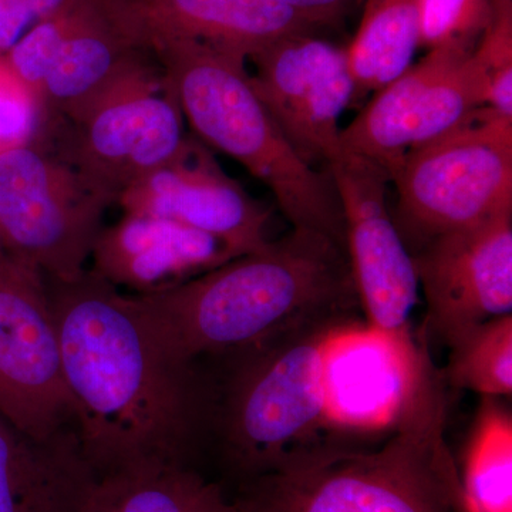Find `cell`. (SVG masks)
<instances>
[{"label":"cell","mask_w":512,"mask_h":512,"mask_svg":"<svg viewBox=\"0 0 512 512\" xmlns=\"http://www.w3.org/2000/svg\"><path fill=\"white\" fill-rule=\"evenodd\" d=\"M46 128L42 100L0 56V151L40 140Z\"/></svg>","instance_id":"obj_23"},{"label":"cell","mask_w":512,"mask_h":512,"mask_svg":"<svg viewBox=\"0 0 512 512\" xmlns=\"http://www.w3.org/2000/svg\"><path fill=\"white\" fill-rule=\"evenodd\" d=\"M151 55L201 143L264 183L292 228L319 232L348 254L345 215L329 168L316 170L293 150L256 94L247 60L197 42L167 43Z\"/></svg>","instance_id":"obj_4"},{"label":"cell","mask_w":512,"mask_h":512,"mask_svg":"<svg viewBox=\"0 0 512 512\" xmlns=\"http://www.w3.org/2000/svg\"><path fill=\"white\" fill-rule=\"evenodd\" d=\"M396 372L393 434L383 446L302 444L238 485V512H464L446 441L447 386L429 346L419 339Z\"/></svg>","instance_id":"obj_2"},{"label":"cell","mask_w":512,"mask_h":512,"mask_svg":"<svg viewBox=\"0 0 512 512\" xmlns=\"http://www.w3.org/2000/svg\"><path fill=\"white\" fill-rule=\"evenodd\" d=\"M94 478L76 430L36 440L0 416V512H77Z\"/></svg>","instance_id":"obj_18"},{"label":"cell","mask_w":512,"mask_h":512,"mask_svg":"<svg viewBox=\"0 0 512 512\" xmlns=\"http://www.w3.org/2000/svg\"><path fill=\"white\" fill-rule=\"evenodd\" d=\"M232 258L237 256L211 235L138 214L101 228L90 256L94 274L138 296L168 291Z\"/></svg>","instance_id":"obj_17"},{"label":"cell","mask_w":512,"mask_h":512,"mask_svg":"<svg viewBox=\"0 0 512 512\" xmlns=\"http://www.w3.org/2000/svg\"><path fill=\"white\" fill-rule=\"evenodd\" d=\"M355 332L350 319L320 320L229 356L234 366L214 393L210 424L237 487L311 441L330 410V363Z\"/></svg>","instance_id":"obj_5"},{"label":"cell","mask_w":512,"mask_h":512,"mask_svg":"<svg viewBox=\"0 0 512 512\" xmlns=\"http://www.w3.org/2000/svg\"><path fill=\"white\" fill-rule=\"evenodd\" d=\"M46 286L74 430L96 476L143 463L192 466L214 397L194 363L168 355L136 296L93 271Z\"/></svg>","instance_id":"obj_1"},{"label":"cell","mask_w":512,"mask_h":512,"mask_svg":"<svg viewBox=\"0 0 512 512\" xmlns=\"http://www.w3.org/2000/svg\"><path fill=\"white\" fill-rule=\"evenodd\" d=\"M392 217L410 255L431 239L512 210V117L480 107L407 151Z\"/></svg>","instance_id":"obj_6"},{"label":"cell","mask_w":512,"mask_h":512,"mask_svg":"<svg viewBox=\"0 0 512 512\" xmlns=\"http://www.w3.org/2000/svg\"><path fill=\"white\" fill-rule=\"evenodd\" d=\"M426 0H366L346 49L355 100L379 92L413 64L421 46Z\"/></svg>","instance_id":"obj_20"},{"label":"cell","mask_w":512,"mask_h":512,"mask_svg":"<svg viewBox=\"0 0 512 512\" xmlns=\"http://www.w3.org/2000/svg\"><path fill=\"white\" fill-rule=\"evenodd\" d=\"M490 19V0H426L421 46L478 43Z\"/></svg>","instance_id":"obj_25"},{"label":"cell","mask_w":512,"mask_h":512,"mask_svg":"<svg viewBox=\"0 0 512 512\" xmlns=\"http://www.w3.org/2000/svg\"><path fill=\"white\" fill-rule=\"evenodd\" d=\"M444 383L483 397H510L512 393V313L487 320L454 339Z\"/></svg>","instance_id":"obj_22"},{"label":"cell","mask_w":512,"mask_h":512,"mask_svg":"<svg viewBox=\"0 0 512 512\" xmlns=\"http://www.w3.org/2000/svg\"><path fill=\"white\" fill-rule=\"evenodd\" d=\"M427 309L419 338L448 346L512 313V210L431 239L412 255Z\"/></svg>","instance_id":"obj_13"},{"label":"cell","mask_w":512,"mask_h":512,"mask_svg":"<svg viewBox=\"0 0 512 512\" xmlns=\"http://www.w3.org/2000/svg\"><path fill=\"white\" fill-rule=\"evenodd\" d=\"M55 59L40 89L49 120L77 123L121 87L157 66L116 32L93 0H74L60 12Z\"/></svg>","instance_id":"obj_16"},{"label":"cell","mask_w":512,"mask_h":512,"mask_svg":"<svg viewBox=\"0 0 512 512\" xmlns=\"http://www.w3.org/2000/svg\"><path fill=\"white\" fill-rule=\"evenodd\" d=\"M463 463L464 512H512V417L498 397H483Z\"/></svg>","instance_id":"obj_21"},{"label":"cell","mask_w":512,"mask_h":512,"mask_svg":"<svg viewBox=\"0 0 512 512\" xmlns=\"http://www.w3.org/2000/svg\"><path fill=\"white\" fill-rule=\"evenodd\" d=\"M116 204L124 214L164 218L211 235L235 256L269 242L271 211L232 180L194 137L173 161L121 192Z\"/></svg>","instance_id":"obj_14"},{"label":"cell","mask_w":512,"mask_h":512,"mask_svg":"<svg viewBox=\"0 0 512 512\" xmlns=\"http://www.w3.org/2000/svg\"><path fill=\"white\" fill-rule=\"evenodd\" d=\"M134 296L168 355L194 365L362 309L346 251L299 228L168 291Z\"/></svg>","instance_id":"obj_3"},{"label":"cell","mask_w":512,"mask_h":512,"mask_svg":"<svg viewBox=\"0 0 512 512\" xmlns=\"http://www.w3.org/2000/svg\"><path fill=\"white\" fill-rule=\"evenodd\" d=\"M318 28L336 26L363 0H278Z\"/></svg>","instance_id":"obj_27"},{"label":"cell","mask_w":512,"mask_h":512,"mask_svg":"<svg viewBox=\"0 0 512 512\" xmlns=\"http://www.w3.org/2000/svg\"><path fill=\"white\" fill-rule=\"evenodd\" d=\"M251 83L306 164L328 170L339 156V121L355 100L346 49L298 33L275 40L254 56Z\"/></svg>","instance_id":"obj_12"},{"label":"cell","mask_w":512,"mask_h":512,"mask_svg":"<svg viewBox=\"0 0 512 512\" xmlns=\"http://www.w3.org/2000/svg\"><path fill=\"white\" fill-rule=\"evenodd\" d=\"M64 123L66 127L53 121L46 138H55L56 150L114 202L130 185L173 161L188 138L160 64L121 87L83 120Z\"/></svg>","instance_id":"obj_9"},{"label":"cell","mask_w":512,"mask_h":512,"mask_svg":"<svg viewBox=\"0 0 512 512\" xmlns=\"http://www.w3.org/2000/svg\"><path fill=\"white\" fill-rule=\"evenodd\" d=\"M0 416L36 440L74 430L45 276L13 255L0 261Z\"/></svg>","instance_id":"obj_10"},{"label":"cell","mask_w":512,"mask_h":512,"mask_svg":"<svg viewBox=\"0 0 512 512\" xmlns=\"http://www.w3.org/2000/svg\"><path fill=\"white\" fill-rule=\"evenodd\" d=\"M9 255L12 254H10L8 248H6L5 242H3L2 237H0V261H2V259L8 258Z\"/></svg>","instance_id":"obj_28"},{"label":"cell","mask_w":512,"mask_h":512,"mask_svg":"<svg viewBox=\"0 0 512 512\" xmlns=\"http://www.w3.org/2000/svg\"><path fill=\"white\" fill-rule=\"evenodd\" d=\"M490 3V23L477 43L488 64L485 107L512 117V0Z\"/></svg>","instance_id":"obj_24"},{"label":"cell","mask_w":512,"mask_h":512,"mask_svg":"<svg viewBox=\"0 0 512 512\" xmlns=\"http://www.w3.org/2000/svg\"><path fill=\"white\" fill-rule=\"evenodd\" d=\"M346 225V249L370 332L397 359L412 348L419 279L387 202L390 180L365 158L340 153L329 165Z\"/></svg>","instance_id":"obj_11"},{"label":"cell","mask_w":512,"mask_h":512,"mask_svg":"<svg viewBox=\"0 0 512 512\" xmlns=\"http://www.w3.org/2000/svg\"><path fill=\"white\" fill-rule=\"evenodd\" d=\"M488 64L477 43H441L382 87L340 130V153L382 168L389 180L407 151L485 106Z\"/></svg>","instance_id":"obj_8"},{"label":"cell","mask_w":512,"mask_h":512,"mask_svg":"<svg viewBox=\"0 0 512 512\" xmlns=\"http://www.w3.org/2000/svg\"><path fill=\"white\" fill-rule=\"evenodd\" d=\"M77 512H238L221 484L192 466L134 464L94 478Z\"/></svg>","instance_id":"obj_19"},{"label":"cell","mask_w":512,"mask_h":512,"mask_svg":"<svg viewBox=\"0 0 512 512\" xmlns=\"http://www.w3.org/2000/svg\"><path fill=\"white\" fill-rule=\"evenodd\" d=\"M109 194L45 140L0 151V237L46 279L87 271Z\"/></svg>","instance_id":"obj_7"},{"label":"cell","mask_w":512,"mask_h":512,"mask_svg":"<svg viewBox=\"0 0 512 512\" xmlns=\"http://www.w3.org/2000/svg\"><path fill=\"white\" fill-rule=\"evenodd\" d=\"M107 23L146 53L197 42L248 60L282 37L318 26L278 0H93Z\"/></svg>","instance_id":"obj_15"},{"label":"cell","mask_w":512,"mask_h":512,"mask_svg":"<svg viewBox=\"0 0 512 512\" xmlns=\"http://www.w3.org/2000/svg\"><path fill=\"white\" fill-rule=\"evenodd\" d=\"M74 0H0V56L10 49L37 23L62 12Z\"/></svg>","instance_id":"obj_26"}]
</instances>
